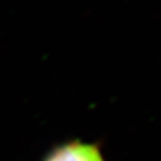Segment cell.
Instances as JSON below:
<instances>
[{"label":"cell","mask_w":161,"mask_h":161,"mask_svg":"<svg viewBox=\"0 0 161 161\" xmlns=\"http://www.w3.org/2000/svg\"><path fill=\"white\" fill-rule=\"evenodd\" d=\"M41 161H107L103 148L97 142L80 138L61 142L50 148Z\"/></svg>","instance_id":"1"}]
</instances>
